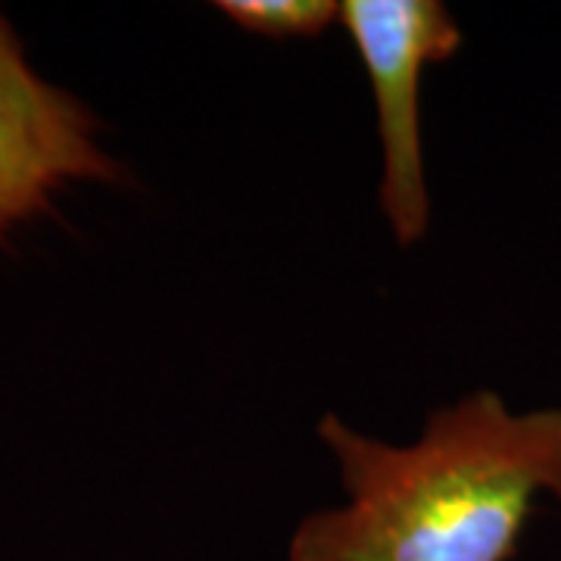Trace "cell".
I'll use <instances>...</instances> for the list:
<instances>
[{"label":"cell","instance_id":"cell-2","mask_svg":"<svg viewBox=\"0 0 561 561\" xmlns=\"http://www.w3.org/2000/svg\"><path fill=\"white\" fill-rule=\"evenodd\" d=\"M341 25L359 54L381 138L383 221L400 247L427 238L431 187L421 138V84L459 54L461 25L437 0H343Z\"/></svg>","mask_w":561,"mask_h":561},{"label":"cell","instance_id":"cell-1","mask_svg":"<svg viewBox=\"0 0 561 561\" xmlns=\"http://www.w3.org/2000/svg\"><path fill=\"white\" fill-rule=\"evenodd\" d=\"M341 505L309 512L284 561H508L540 500L561 505V405L512 409L471 390L409 443L319 421Z\"/></svg>","mask_w":561,"mask_h":561},{"label":"cell","instance_id":"cell-4","mask_svg":"<svg viewBox=\"0 0 561 561\" xmlns=\"http://www.w3.org/2000/svg\"><path fill=\"white\" fill-rule=\"evenodd\" d=\"M216 10L243 32L272 41L319 38L341 22L337 0H219Z\"/></svg>","mask_w":561,"mask_h":561},{"label":"cell","instance_id":"cell-3","mask_svg":"<svg viewBox=\"0 0 561 561\" xmlns=\"http://www.w3.org/2000/svg\"><path fill=\"white\" fill-rule=\"evenodd\" d=\"M79 181H119V162L103 150L98 119L35 72L0 13V241Z\"/></svg>","mask_w":561,"mask_h":561}]
</instances>
